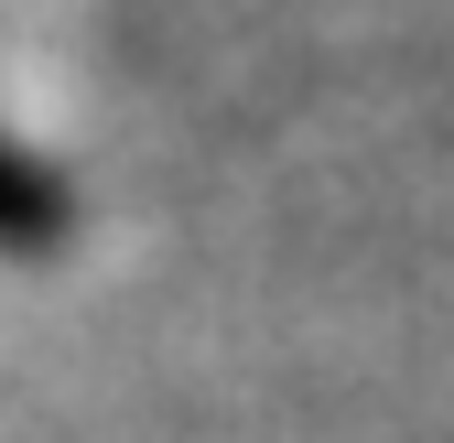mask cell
Wrapping results in <instances>:
<instances>
[{"instance_id": "cell-1", "label": "cell", "mask_w": 454, "mask_h": 443, "mask_svg": "<svg viewBox=\"0 0 454 443\" xmlns=\"http://www.w3.org/2000/svg\"><path fill=\"white\" fill-rule=\"evenodd\" d=\"M66 238H76V184L43 152L0 141V260H54Z\"/></svg>"}]
</instances>
